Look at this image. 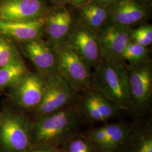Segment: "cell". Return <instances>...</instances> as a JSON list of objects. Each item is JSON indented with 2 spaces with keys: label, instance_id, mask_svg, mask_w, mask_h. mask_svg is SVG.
I'll use <instances>...</instances> for the list:
<instances>
[{
  "label": "cell",
  "instance_id": "obj_1",
  "mask_svg": "<svg viewBox=\"0 0 152 152\" xmlns=\"http://www.w3.org/2000/svg\"><path fill=\"white\" fill-rule=\"evenodd\" d=\"M82 121V116L77 105L36 117L31 124L33 146L55 148L77 134Z\"/></svg>",
  "mask_w": 152,
  "mask_h": 152
},
{
  "label": "cell",
  "instance_id": "obj_2",
  "mask_svg": "<svg viewBox=\"0 0 152 152\" xmlns=\"http://www.w3.org/2000/svg\"><path fill=\"white\" fill-rule=\"evenodd\" d=\"M91 86L121 110H131L128 75L125 63H112L102 59L92 72Z\"/></svg>",
  "mask_w": 152,
  "mask_h": 152
},
{
  "label": "cell",
  "instance_id": "obj_3",
  "mask_svg": "<svg viewBox=\"0 0 152 152\" xmlns=\"http://www.w3.org/2000/svg\"><path fill=\"white\" fill-rule=\"evenodd\" d=\"M32 120L22 113L4 108L0 117V147L5 152H29L32 148Z\"/></svg>",
  "mask_w": 152,
  "mask_h": 152
},
{
  "label": "cell",
  "instance_id": "obj_4",
  "mask_svg": "<svg viewBox=\"0 0 152 152\" xmlns=\"http://www.w3.org/2000/svg\"><path fill=\"white\" fill-rule=\"evenodd\" d=\"M58 55L57 72L76 92L91 87V65L66 45L55 48Z\"/></svg>",
  "mask_w": 152,
  "mask_h": 152
},
{
  "label": "cell",
  "instance_id": "obj_5",
  "mask_svg": "<svg viewBox=\"0 0 152 152\" xmlns=\"http://www.w3.org/2000/svg\"><path fill=\"white\" fill-rule=\"evenodd\" d=\"M131 110L136 114L144 113L149 108L152 96V68L150 60L127 65Z\"/></svg>",
  "mask_w": 152,
  "mask_h": 152
},
{
  "label": "cell",
  "instance_id": "obj_6",
  "mask_svg": "<svg viewBox=\"0 0 152 152\" xmlns=\"http://www.w3.org/2000/svg\"><path fill=\"white\" fill-rule=\"evenodd\" d=\"M80 97L57 72L46 77L44 96L33 113L36 117L53 113L72 105Z\"/></svg>",
  "mask_w": 152,
  "mask_h": 152
},
{
  "label": "cell",
  "instance_id": "obj_7",
  "mask_svg": "<svg viewBox=\"0 0 152 152\" xmlns=\"http://www.w3.org/2000/svg\"><path fill=\"white\" fill-rule=\"evenodd\" d=\"M132 27L107 22L97 33L102 59L112 63H125L122 55Z\"/></svg>",
  "mask_w": 152,
  "mask_h": 152
},
{
  "label": "cell",
  "instance_id": "obj_8",
  "mask_svg": "<svg viewBox=\"0 0 152 152\" xmlns=\"http://www.w3.org/2000/svg\"><path fill=\"white\" fill-rule=\"evenodd\" d=\"M46 88V77L36 72H29L16 85L10 88L9 96L16 107L34 111L40 104Z\"/></svg>",
  "mask_w": 152,
  "mask_h": 152
},
{
  "label": "cell",
  "instance_id": "obj_9",
  "mask_svg": "<svg viewBox=\"0 0 152 152\" xmlns=\"http://www.w3.org/2000/svg\"><path fill=\"white\" fill-rule=\"evenodd\" d=\"M77 105L82 117L93 122H105L117 116L121 110L92 87L83 91Z\"/></svg>",
  "mask_w": 152,
  "mask_h": 152
},
{
  "label": "cell",
  "instance_id": "obj_10",
  "mask_svg": "<svg viewBox=\"0 0 152 152\" xmlns=\"http://www.w3.org/2000/svg\"><path fill=\"white\" fill-rule=\"evenodd\" d=\"M75 22L66 6H53L45 15L44 33L54 48L66 44Z\"/></svg>",
  "mask_w": 152,
  "mask_h": 152
},
{
  "label": "cell",
  "instance_id": "obj_11",
  "mask_svg": "<svg viewBox=\"0 0 152 152\" xmlns=\"http://www.w3.org/2000/svg\"><path fill=\"white\" fill-rule=\"evenodd\" d=\"M66 45L91 65L95 66L102 59L97 32L80 22L75 23Z\"/></svg>",
  "mask_w": 152,
  "mask_h": 152
},
{
  "label": "cell",
  "instance_id": "obj_12",
  "mask_svg": "<svg viewBox=\"0 0 152 152\" xmlns=\"http://www.w3.org/2000/svg\"><path fill=\"white\" fill-rule=\"evenodd\" d=\"M22 52L37 72L45 77L57 72L58 55L54 47L42 38L22 44Z\"/></svg>",
  "mask_w": 152,
  "mask_h": 152
},
{
  "label": "cell",
  "instance_id": "obj_13",
  "mask_svg": "<svg viewBox=\"0 0 152 152\" xmlns=\"http://www.w3.org/2000/svg\"><path fill=\"white\" fill-rule=\"evenodd\" d=\"M48 9L45 0H0V20H34L45 16Z\"/></svg>",
  "mask_w": 152,
  "mask_h": 152
},
{
  "label": "cell",
  "instance_id": "obj_14",
  "mask_svg": "<svg viewBox=\"0 0 152 152\" xmlns=\"http://www.w3.org/2000/svg\"><path fill=\"white\" fill-rule=\"evenodd\" d=\"M107 8L108 22L130 27L145 20L150 13L148 4L140 0H117Z\"/></svg>",
  "mask_w": 152,
  "mask_h": 152
},
{
  "label": "cell",
  "instance_id": "obj_15",
  "mask_svg": "<svg viewBox=\"0 0 152 152\" xmlns=\"http://www.w3.org/2000/svg\"><path fill=\"white\" fill-rule=\"evenodd\" d=\"M45 15L26 21L0 20V34L22 44L42 38L45 31Z\"/></svg>",
  "mask_w": 152,
  "mask_h": 152
},
{
  "label": "cell",
  "instance_id": "obj_16",
  "mask_svg": "<svg viewBox=\"0 0 152 152\" xmlns=\"http://www.w3.org/2000/svg\"><path fill=\"white\" fill-rule=\"evenodd\" d=\"M131 127L124 123L107 124L90 131L86 137L104 152H109L126 140L131 132Z\"/></svg>",
  "mask_w": 152,
  "mask_h": 152
},
{
  "label": "cell",
  "instance_id": "obj_17",
  "mask_svg": "<svg viewBox=\"0 0 152 152\" xmlns=\"http://www.w3.org/2000/svg\"><path fill=\"white\" fill-rule=\"evenodd\" d=\"M79 13V21L98 33L108 22L107 8L92 0L85 5L76 7Z\"/></svg>",
  "mask_w": 152,
  "mask_h": 152
},
{
  "label": "cell",
  "instance_id": "obj_18",
  "mask_svg": "<svg viewBox=\"0 0 152 152\" xmlns=\"http://www.w3.org/2000/svg\"><path fill=\"white\" fill-rule=\"evenodd\" d=\"M29 72L23 60L0 67V91L14 86Z\"/></svg>",
  "mask_w": 152,
  "mask_h": 152
},
{
  "label": "cell",
  "instance_id": "obj_19",
  "mask_svg": "<svg viewBox=\"0 0 152 152\" xmlns=\"http://www.w3.org/2000/svg\"><path fill=\"white\" fill-rule=\"evenodd\" d=\"M23 60L16 45L10 38L0 34V67Z\"/></svg>",
  "mask_w": 152,
  "mask_h": 152
},
{
  "label": "cell",
  "instance_id": "obj_20",
  "mask_svg": "<svg viewBox=\"0 0 152 152\" xmlns=\"http://www.w3.org/2000/svg\"><path fill=\"white\" fill-rule=\"evenodd\" d=\"M149 56L148 48L129 40L122 55V60L126 64L132 65L149 60Z\"/></svg>",
  "mask_w": 152,
  "mask_h": 152
},
{
  "label": "cell",
  "instance_id": "obj_21",
  "mask_svg": "<svg viewBox=\"0 0 152 152\" xmlns=\"http://www.w3.org/2000/svg\"><path fill=\"white\" fill-rule=\"evenodd\" d=\"M66 152H94V145L87 137L78 135L71 136L66 141Z\"/></svg>",
  "mask_w": 152,
  "mask_h": 152
},
{
  "label": "cell",
  "instance_id": "obj_22",
  "mask_svg": "<svg viewBox=\"0 0 152 152\" xmlns=\"http://www.w3.org/2000/svg\"><path fill=\"white\" fill-rule=\"evenodd\" d=\"M129 39L131 41L148 48L152 43V25L145 24L137 28H132Z\"/></svg>",
  "mask_w": 152,
  "mask_h": 152
},
{
  "label": "cell",
  "instance_id": "obj_23",
  "mask_svg": "<svg viewBox=\"0 0 152 152\" xmlns=\"http://www.w3.org/2000/svg\"><path fill=\"white\" fill-rule=\"evenodd\" d=\"M135 152H152V135L151 130H145L139 139Z\"/></svg>",
  "mask_w": 152,
  "mask_h": 152
},
{
  "label": "cell",
  "instance_id": "obj_24",
  "mask_svg": "<svg viewBox=\"0 0 152 152\" xmlns=\"http://www.w3.org/2000/svg\"><path fill=\"white\" fill-rule=\"evenodd\" d=\"M55 148L42 145L33 147L31 150L29 152H55Z\"/></svg>",
  "mask_w": 152,
  "mask_h": 152
},
{
  "label": "cell",
  "instance_id": "obj_25",
  "mask_svg": "<svg viewBox=\"0 0 152 152\" xmlns=\"http://www.w3.org/2000/svg\"><path fill=\"white\" fill-rule=\"evenodd\" d=\"M91 1L92 0H68V2L72 5L75 6L76 7H78L85 5Z\"/></svg>",
  "mask_w": 152,
  "mask_h": 152
},
{
  "label": "cell",
  "instance_id": "obj_26",
  "mask_svg": "<svg viewBox=\"0 0 152 152\" xmlns=\"http://www.w3.org/2000/svg\"><path fill=\"white\" fill-rule=\"evenodd\" d=\"M53 6H66L69 4L68 0H49Z\"/></svg>",
  "mask_w": 152,
  "mask_h": 152
},
{
  "label": "cell",
  "instance_id": "obj_27",
  "mask_svg": "<svg viewBox=\"0 0 152 152\" xmlns=\"http://www.w3.org/2000/svg\"><path fill=\"white\" fill-rule=\"evenodd\" d=\"M94 1H96L97 2L99 3L102 5L107 7H108L109 6L112 5L115 1H117V0H94Z\"/></svg>",
  "mask_w": 152,
  "mask_h": 152
},
{
  "label": "cell",
  "instance_id": "obj_28",
  "mask_svg": "<svg viewBox=\"0 0 152 152\" xmlns=\"http://www.w3.org/2000/svg\"><path fill=\"white\" fill-rule=\"evenodd\" d=\"M55 152H66L64 149H56L55 150Z\"/></svg>",
  "mask_w": 152,
  "mask_h": 152
},
{
  "label": "cell",
  "instance_id": "obj_29",
  "mask_svg": "<svg viewBox=\"0 0 152 152\" xmlns=\"http://www.w3.org/2000/svg\"><path fill=\"white\" fill-rule=\"evenodd\" d=\"M140 1L144 2H145V3H146L147 4H148L151 1V0H140Z\"/></svg>",
  "mask_w": 152,
  "mask_h": 152
},
{
  "label": "cell",
  "instance_id": "obj_30",
  "mask_svg": "<svg viewBox=\"0 0 152 152\" xmlns=\"http://www.w3.org/2000/svg\"><path fill=\"white\" fill-rule=\"evenodd\" d=\"M1 109H0V117H1Z\"/></svg>",
  "mask_w": 152,
  "mask_h": 152
}]
</instances>
